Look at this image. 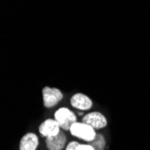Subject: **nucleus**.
Returning <instances> with one entry per match:
<instances>
[{"mask_svg": "<svg viewBox=\"0 0 150 150\" xmlns=\"http://www.w3.org/2000/svg\"><path fill=\"white\" fill-rule=\"evenodd\" d=\"M54 118L59 123L62 130H70L71 127L77 121L76 114L71 112L69 109L62 107L55 112Z\"/></svg>", "mask_w": 150, "mask_h": 150, "instance_id": "1", "label": "nucleus"}, {"mask_svg": "<svg viewBox=\"0 0 150 150\" xmlns=\"http://www.w3.org/2000/svg\"><path fill=\"white\" fill-rule=\"evenodd\" d=\"M69 131L74 137L80 139H83L86 142L92 141L95 138V136H96L94 129H93L91 126L84 123L83 121L82 122L76 121V123L71 127Z\"/></svg>", "mask_w": 150, "mask_h": 150, "instance_id": "2", "label": "nucleus"}, {"mask_svg": "<svg viewBox=\"0 0 150 150\" xmlns=\"http://www.w3.org/2000/svg\"><path fill=\"white\" fill-rule=\"evenodd\" d=\"M42 97L44 106L46 108H52L63 99V93L59 88L45 86L42 89Z\"/></svg>", "mask_w": 150, "mask_h": 150, "instance_id": "3", "label": "nucleus"}, {"mask_svg": "<svg viewBox=\"0 0 150 150\" xmlns=\"http://www.w3.org/2000/svg\"><path fill=\"white\" fill-rule=\"evenodd\" d=\"M84 123L91 126L94 129H100L107 126V120L103 114L99 112H93L87 113L82 119Z\"/></svg>", "mask_w": 150, "mask_h": 150, "instance_id": "4", "label": "nucleus"}, {"mask_svg": "<svg viewBox=\"0 0 150 150\" xmlns=\"http://www.w3.org/2000/svg\"><path fill=\"white\" fill-rule=\"evenodd\" d=\"M60 130L61 129L57 122V120H52V119H48L44 120L39 127V131L40 135H42L45 138H50V137H53V136H56L57 134L59 133Z\"/></svg>", "mask_w": 150, "mask_h": 150, "instance_id": "5", "label": "nucleus"}, {"mask_svg": "<svg viewBox=\"0 0 150 150\" xmlns=\"http://www.w3.org/2000/svg\"><path fill=\"white\" fill-rule=\"evenodd\" d=\"M70 103L74 108L80 111H87L93 106V101L87 95L81 93H77L73 95L70 100Z\"/></svg>", "mask_w": 150, "mask_h": 150, "instance_id": "6", "label": "nucleus"}, {"mask_svg": "<svg viewBox=\"0 0 150 150\" xmlns=\"http://www.w3.org/2000/svg\"><path fill=\"white\" fill-rule=\"evenodd\" d=\"M67 143V137L63 130L53 137L46 138V146L49 150H62Z\"/></svg>", "mask_w": 150, "mask_h": 150, "instance_id": "7", "label": "nucleus"}, {"mask_svg": "<svg viewBox=\"0 0 150 150\" xmlns=\"http://www.w3.org/2000/svg\"><path fill=\"white\" fill-rule=\"evenodd\" d=\"M39 145L38 137L34 133H27L22 138L19 150H36Z\"/></svg>", "mask_w": 150, "mask_h": 150, "instance_id": "8", "label": "nucleus"}, {"mask_svg": "<svg viewBox=\"0 0 150 150\" xmlns=\"http://www.w3.org/2000/svg\"><path fill=\"white\" fill-rule=\"evenodd\" d=\"M89 145H91L94 150H104L106 145L105 139L102 134H96L95 138L90 141Z\"/></svg>", "mask_w": 150, "mask_h": 150, "instance_id": "9", "label": "nucleus"}, {"mask_svg": "<svg viewBox=\"0 0 150 150\" xmlns=\"http://www.w3.org/2000/svg\"><path fill=\"white\" fill-rule=\"evenodd\" d=\"M76 150H94L93 147L91 146V145H82V144H79L78 146L76 147Z\"/></svg>", "mask_w": 150, "mask_h": 150, "instance_id": "10", "label": "nucleus"}]
</instances>
